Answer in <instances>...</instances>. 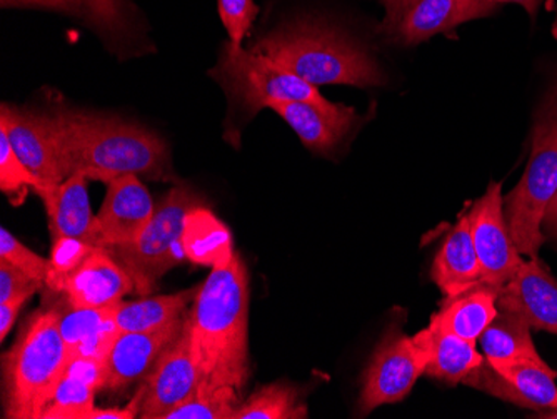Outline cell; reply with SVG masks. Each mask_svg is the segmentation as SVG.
<instances>
[{
  "mask_svg": "<svg viewBox=\"0 0 557 419\" xmlns=\"http://www.w3.org/2000/svg\"><path fill=\"white\" fill-rule=\"evenodd\" d=\"M87 183L89 177L77 172L59 186L36 190L46 206L52 241L75 237L96 246V215L90 209Z\"/></svg>",
  "mask_w": 557,
  "mask_h": 419,
  "instance_id": "d6986e66",
  "label": "cell"
},
{
  "mask_svg": "<svg viewBox=\"0 0 557 419\" xmlns=\"http://www.w3.org/2000/svg\"><path fill=\"white\" fill-rule=\"evenodd\" d=\"M54 118L65 180L77 172L108 184L115 177L168 176L169 147L147 127L75 109H50Z\"/></svg>",
  "mask_w": 557,
  "mask_h": 419,
  "instance_id": "7a4b0ae2",
  "label": "cell"
},
{
  "mask_svg": "<svg viewBox=\"0 0 557 419\" xmlns=\"http://www.w3.org/2000/svg\"><path fill=\"white\" fill-rule=\"evenodd\" d=\"M133 289H136L133 278L111 249L96 246L67 278L61 293L69 306L97 309L119 305Z\"/></svg>",
  "mask_w": 557,
  "mask_h": 419,
  "instance_id": "2e32d148",
  "label": "cell"
},
{
  "mask_svg": "<svg viewBox=\"0 0 557 419\" xmlns=\"http://www.w3.org/2000/svg\"><path fill=\"white\" fill-rule=\"evenodd\" d=\"M42 281L34 280L29 274L0 259V303L11 301L21 294H36L42 287Z\"/></svg>",
  "mask_w": 557,
  "mask_h": 419,
  "instance_id": "836d02e7",
  "label": "cell"
},
{
  "mask_svg": "<svg viewBox=\"0 0 557 419\" xmlns=\"http://www.w3.org/2000/svg\"><path fill=\"white\" fill-rule=\"evenodd\" d=\"M219 15L224 24L231 42L243 46L244 37L258 17V5L255 0H218Z\"/></svg>",
  "mask_w": 557,
  "mask_h": 419,
  "instance_id": "d6a6232c",
  "label": "cell"
},
{
  "mask_svg": "<svg viewBox=\"0 0 557 419\" xmlns=\"http://www.w3.org/2000/svg\"><path fill=\"white\" fill-rule=\"evenodd\" d=\"M96 248L94 244L75 237H61L52 241L49 268H47L46 286L54 293H61L67 278L79 268L87 256Z\"/></svg>",
  "mask_w": 557,
  "mask_h": 419,
  "instance_id": "f1b7e54d",
  "label": "cell"
},
{
  "mask_svg": "<svg viewBox=\"0 0 557 419\" xmlns=\"http://www.w3.org/2000/svg\"><path fill=\"white\" fill-rule=\"evenodd\" d=\"M0 130L5 131L14 151L39 183L36 190L64 183V168L52 112L2 104Z\"/></svg>",
  "mask_w": 557,
  "mask_h": 419,
  "instance_id": "30bf717a",
  "label": "cell"
},
{
  "mask_svg": "<svg viewBox=\"0 0 557 419\" xmlns=\"http://www.w3.org/2000/svg\"><path fill=\"white\" fill-rule=\"evenodd\" d=\"M104 390L102 362L94 359L72 358L54 399L42 419H84L96 408L97 391Z\"/></svg>",
  "mask_w": 557,
  "mask_h": 419,
  "instance_id": "603a6c76",
  "label": "cell"
},
{
  "mask_svg": "<svg viewBox=\"0 0 557 419\" xmlns=\"http://www.w3.org/2000/svg\"><path fill=\"white\" fill-rule=\"evenodd\" d=\"M0 2H2L4 8H9V5L11 8L12 5H24V8L50 9V11L59 12H77L81 11L84 4L89 5V8H97L90 0H0ZM99 2L108 4L106 0H99Z\"/></svg>",
  "mask_w": 557,
  "mask_h": 419,
  "instance_id": "e575fe53",
  "label": "cell"
},
{
  "mask_svg": "<svg viewBox=\"0 0 557 419\" xmlns=\"http://www.w3.org/2000/svg\"><path fill=\"white\" fill-rule=\"evenodd\" d=\"M308 418V408L289 384L272 383L259 387L243 405L237 406L234 419H300Z\"/></svg>",
  "mask_w": 557,
  "mask_h": 419,
  "instance_id": "4316f807",
  "label": "cell"
},
{
  "mask_svg": "<svg viewBox=\"0 0 557 419\" xmlns=\"http://www.w3.org/2000/svg\"><path fill=\"white\" fill-rule=\"evenodd\" d=\"M543 234L550 239H557V193L550 205L547 206L543 219Z\"/></svg>",
  "mask_w": 557,
  "mask_h": 419,
  "instance_id": "f35d334b",
  "label": "cell"
},
{
  "mask_svg": "<svg viewBox=\"0 0 557 419\" xmlns=\"http://www.w3.org/2000/svg\"><path fill=\"white\" fill-rule=\"evenodd\" d=\"M189 318L193 355L199 369L196 393L234 390L249 380V273L239 252L212 268L197 287Z\"/></svg>",
  "mask_w": 557,
  "mask_h": 419,
  "instance_id": "6da1fadb",
  "label": "cell"
},
{
  "mask_svg": "<svg viewBox=\"0 0 557 419\" xmlns=\"http://www.w3.org/2000/svg\"><path fill=\"white\" fill-rule=\"evenodd\" d=\"M183 248L189 261L208 268L224 264L236 252L231 231L205 206H197L187 214Z\"/></svg>",
  "mask_w": 557,
  "mask_h": 419,
  "instance_id": "cb8c5ba5",
  "label": "cell"
},
{
  "mask_svg": "<svg viewBox=\"0 0 557 419\" xmlns=\"http://www.w3.org/2000/svg\"><path fill=\"white\" fill-rule=\"evenodd\" d=\"M556 377L554 369L537 362L484 361L462 383L521 408L553 411L557 409Z\"/></svg>",
  "mask_w": 557,
  "mask_h": 419,
  "instance_id": "7c38bea8",
  "label": "cell"
},
{
  "mask_svg": "<svg viewBox=\"0 0 557 419\" xmlns=\"http://www.w3.org/2000/svg\"><path fill=\"white\" fill-rule=\"evenodd\" d=\"M61 309L34 312L2 362L4 418L42 419L72 361L59 328Z\"/></svg>",
  "mask_w": 557,
  "mask_h": 419,
  "instance_id": "277c9868",
  "label": "cell"
},
{
  "mask_svg": "<svg viewBox=\"0 0 557 419\" xmlns=\"http://www.w3.org/2000/svg\"><path fill=\"white\" fill-rule=\"evenodd\" d=\"M30 294H21L11 301L0 303V340L8 337L9 331L14 326L18 312L29 301Z\"/></svg>",
  "mask_w": 557,
  "mask_h": 419,
  "instance_id": "d590c367",
  "label": "cell"
},
{
  "mask_svg": "<svg viewBox=\"0 0 557 419\" xmlns=\"http://www.w3.org/2000/svg\"><path fill=\"white\" fill-rule=\"evenodd\" d=\"M425 359L424 373L447 384L462 383L472 371L486 361L475 343L462 340L429 324L412 336Z\"/></svg>",
  "mask_w": 557,
  "mask_h": 419,
  "instance_id": "44dd1931",
  "label": "cell"
},
{
  "mask_svg": "<svg viewBox=\"0 0 557 419\" xmlns=\"http://www.w3.org/2000/svg\"><path fill=\"white\" fill-rule=\"evenodd\" d=\"M196 289L184 293L144 298L140 301L119 303L114 312V323L119 333H136L165 326L183 318L190 299L196 298Z\"/></svg>",
  "mask_w": 557,
  "mask_h": 419,
  "instance_id": "484cf974",
  "label": "cell"
},
{
  "mask_svg": "<svg viewBox=\"0 0 557 419\" xmlns=\"http://www.w3.org/2000/svg\"><path fill=\"white\" fill-rule=\"evenodd\" d=\"M156 209L154 199L136 174L109 181L104 202L96 215V246L111 249L136 243Z\"/></svg>",
  "mask_w": 557,
  "mask_h": 419,
  "instance_id": "4fadbf2b",
  "label": "cell"
},
{
  "mask_svg": "<svg viewBox=\"0 0 557 419\" xmlns=\"http://www.w3.org/2000/svg\"><path fill=\"white\" fill-rule=\"evenodd\" d=\"M212 76L250 114L277 101L312 102L325 109L336 108L321 96L318 87L294 76L293 72L265 56L246 51L240 44L231 40L222 47L221 59Z\"/></svg>",
  "mask_w": 557,
  "mask_h": 419,
  "instance_id": "52a82bcc",
  "label": "cell"
},
{
  "mask_svg": "<svg viewBox=\"0 0 557 419\" xmlns=\"http://www.w3.org/2000/svg\"><path fill=\"white\" fill-rule=\"evenodd\" d=\"M379 2L386 9V21L383 24L384 30L391 33L399 24L400 19L418 4L419 0H379Z\"/></svg>",
  "mask_w": 557,
  "mask_h": 419,
  "instance_id": "8d00e7d4",
  "label": "cell"
},
{
  "mask_svg": "<svg viewBox=\"0 0 557 419\" xmlns=\"http://www.w3.org/2000/svg\"><path fill=\"white\" fill-rule=\"evenodd\" d=\"M197 206H202V201L190 187H172L139 239L127 246L111 248L112 255L133 278L137 293L144 296L152 293L156 283L169 269L186 258L183 248L184 224L187 214Z\"/></svg>",
  "mask_w": 557,
  "mask_h": 419,
  "instance_id": "8992f818",
  "label": "cell"
},
{
  "mask_svg": "<svg viewBox=\"0 0 557 419\" xmlns=\"http://www.w3.org/2000/svg\"><path fill=\"white\" fill-rule=\"evenodd\" d=\"M240 394L234 390L196 393L193 398L169 412L165 419H234Z\"/></svg>",
  "mask_w": 557,
  "mask_h": 419,
  "instance_id": "4dcf8cb0",
  "label": "cell"
},
{
  "mask_svg": "<svg viewBox=\"0 0 557 419\" xmlns=\"http://www.w3.org/2000/svg\"><path fill=\"white\" fill-rule=\"evenodd\" d=\"M553 36L556 37V39H557V14H556V19H554Z\"/></svg>",
  "mask_w": 557,
  "mask_h": 419,
  "instance_id": "60d3db41",
  "label": "cell"
},
{
  "mask_svg": "<svg viewBox=\"0 0 557 419\" xmlns=\"http://www.w3.org/2000/svg\"><path fill=\"white\" fill-rule=\"evenodd\" d=\"M0 259L11 262L12 266L29 274L34 280L46 283L49 259H44L42 256L25 248L24 244L17 237L12 236L4 227L0 230Z\"/></svg>",
  "mask_w": 557,
  "mask_h": 419,
  "instance_id": "1f68e13d",
  "label": "cell"
},
{
  "mask_svg": "<svg viewBox=\"0 0 557 419\" xmlns=\"http://www.w3.org/2000/svg\"><path fill=\"white\" fill-rule=\"evenodd\" d=\"M499 309V308H497ZM484 358L491 365L499 362L529 361L546 365L531 336L528 321L516 312L499 309L493 323L479 337Z\"/></svg>",
  "mask_w": 557,
  "mask_h": 419,
  "instance_id": "d4e9b609",
  "label": "cell"
},
{
  "mask_svg": "<svg viewBox=\"0 0 557 419\" xmlns=\"http://www.w3.org/2000/svg\"><path fill=\"white\" fill-rule=\"evenodd\" d=\"M250 51L265 56L315 87H371L386 81L364 47L319 22H293L262 37Z\"/></svg>",
  "mask_w": 557,
  "mask_h": 419,
  "instance_id": "3957f363",
  "label": "cell"
},
{
  "mask_svg": "<svg viewBox=\"0 0 557 419\" xmlns=\"http://www.w3.org/2000/svg\"><path fill=\"white\" fill-rule=\"evenodd\" d=\"M499 287L478 284L472 289L446 298L441 309L431 318V326L446 333L456 334L462 340L475 343L497 316Z\"/></svg>",
  "mask_w": 557,
  "mask_h": 419,
  "instance_id": "7402d4cb",
  "label": "cell"
},
{
  "mask_svg": "<svg viewBox=\"0 0 557 419\" xmlns=\"http://www.w3.org/2000/svg\"><path fill=\"white\" fill-rule=\"evenodd\" d=\"M424 369L425 359L414 340L400 330L399 323L391 324L362 374L359 416L369 415L379 406L403 402Z\"/></svg>",
  "mask_w": 557,
  "mask_h": 419,
  "instance_id": "ba28073f",
  "label": "cell"
},
{
  "mask_svg": "<svg viewBox=\"0 0 557 419\" xmlns=\"http://www.w3.org/2000/svg\"><path fill=\"white\" fill-rule=\"evenodd\" d=\"M497 308L521 316L533 330L557 334V280L537 256L529 258L500 287Z\"/></svg>",
  "mask_w": 557,
  "mask_h": 419,
  "instance_id": "5bb4252c",
  "label": "cell"
},
{
  "mask_svg": "<svg viewBox=\"0 0 557 419\" xmlns=\"http://www.w3.org/2000/svg\"><path fill=\"white\" fill-rule=\"evenodd\" d=\"M200 377L193 355L189 318L147 374L140 418L165 419L169 412L193 398L199 390Z\"/></svg>",
  "mask_w": 557,
  "mask_h": 419,
  "instance_id": "8fae6325",
  "label": "cell"
},
{
  "mask_svg": "<svg viewBox=\"0 0 557 419\" xmlns=\"http://www.w3.org/2000/svg\"><path fill=\"white\" fill-rule=\"evenodd\" d=\"M497 4H518L525 9L531 17H536L537 11L543 0H496Z\"/></svg>",
  "mask_w": 557,
  "mask_h": 419,
  "instance_id": "ab89813d",
  "label": "cell"
},
{
  "mask_svg": "<svg viewBox=\"0 0 557 419\" xmlns=\"http://www.w3.org/2000/svg\"><path fill=\"white\" fill-rule=\"evenodd\" d=\"M268 109L281 115L300 143L318 155L333 151L359 119L352 108L343 104L325 109L312 102L277 101L271 102Z\"/></svg>",
  "mask_w": 557,
  "mask_h": 419,
  "instance_id": "ac0fdd59",
  "label": "cell"
},
{
  "mask_svg": "<svg viewBox=\"0 0 557 419\" xmlns=\"http://www.w3.org/2000/svg\"><path fill=\"white\" fill-rule=\"evenodd\" d=\"M472 243L483 268V283L503 287L524 259L516 248L504 214L503 183H491L484 196L469 209Z\"/></svg>",
  "mask_w": 557,
  "mask_h": 419,
  "instance_id": "9c48e42d",
  "label": "cell"
},
{
  "mask_svg": "<svg viewBox=\"0 0 557 419\" xmlns=\"http://www.w3.org/2000/svg\"><path fill=\"white\" fill-rule=\"evenodd\" d=\"M496 9V0H419L389 34L400 44L416 46L465 22L487 17Z\"/></svg>",
  "mask_w": 557,
  "mask_h": 419,
  "instance_id": "e0dca14e",
  "label": "cell"
},
{
  "mask_svg": "<svg viewBox=\"0 0 557 419\" xmlns=\"http://www.w3.org/2000/svg\"><path fill=\"white\" fill-rule=\"evenodd\" d=\"M557 193V122L534 121L533 147L518 186L504 197L509 233L521 255L536 258L546 236L543 219Z\"/></svg>",
  "mask_w": 557,
  "mask_h": 419,
  "instance_id": "5b68a950",
  "label": "cell"
},
{
  "mask_svg": "<svg viewBox=\"0 0 557 419\" xmlns=\"http://www.w3.org/2000/svg\"><path fill=\"white\" fill-rule=\"evenodd\" d=\"M184 323L186 318H181L156 330L119 333L108 358L102 362L104 390H121L147 377L162 352L180 336Z\"/></svg>",
  "mask_w": 557,
  "mask_h": 419,
  "instance_id": "9a60e30c",
  "label": "cell"
},
{
  "mask_svg": "<svg viewBox=\"0 0 557 419\" xmlns=\"http://www.w3.org/2000/svg\"><path fill=\"white\" fill-rule=\"evenodd\" d=\"M115 306L109 308H74L67 311H61L59 318V328H61L62 337L67 344L69 352L74 358L75 349L79 348V344L84 343L87 337L92 336L100 328H104L109 321L114 319Z\"/></svg>",
  "mask_w": 557,
  "mask_h": 419,
  "instance_id": "f546056e",
  "label": "cell"
},
{
  "mask_svg": "<svg viewBox=\"0 0 557 419\" xmlns=\"http://www.w3.org/2000/svg\"><path fill=\"white\" fill-rule=\"evenodd\" d=\"M39 186L33 172L14 151L5 131L0 130V190L9 197L12 206L24 205L29 190Z\"/></svg>",
  "mask_w": 557,
  "mask_h": 419,
  "instance_id": "83f0119b",
  "label": "cell"
},
{
  "mask_svg": "<svg viewBox=\"0 0 557 419\" xmlns=\"http://www.w3.org/2000/svg\"><path fill=\"white\" fill-rule=\"evenodd\" d=\"M534 121L557 122V83L544 97L543 104L537 109Z\"/></svg>",
  "mask_w": 557,
  "mask_h": 419,
  "instance_id": "74e56055",
  "label": "cell"
},
{
  "mask_svg": "<svg viewBox=\"0 0 557 419\" xmlns=\"http://www.w3.org/2000/svg\"><path fill=\"white\" fill-rule=\"evenodd\" d=\"M431 276L446 298L459 296L483 283V268L472 243L468 215H461L458 224L447 234L443 248L434 259Z\"/></svg>",
  "mask_w": 557,
  "mask_h": 419,
  "instance_id": "ffe728a7",
  "label": "cell"
}]
</instances>
